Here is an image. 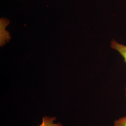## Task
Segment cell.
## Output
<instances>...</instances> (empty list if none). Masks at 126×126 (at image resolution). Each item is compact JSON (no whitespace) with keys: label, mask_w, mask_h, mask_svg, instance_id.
Masks as SVG:
<instances>
[{"label":"cell","mask_w":126,"mask_h":126,"mask_svg":"<svg viewBox=\"0 0 126 126\" xmlns=\"http://www.w3.org/2000/svg\"><path fill=\"white\" fill-rule=\"evenodd\" d=\"M125 91H126V89H125Z\"/></svg>","instance_id":"obj_4"},{"label":"cell","mask_w":126,"mask_h":126,"mask_svg":"<svg viewBox=\"0 0 126 126\" xmlns=\"http://www.w3.org/2000/svg\"><path fill=\"white\" fill-rule=\"evenodd\" d=\"M111 46L112 48L119 52L124 58V61L126 63V46L119 44L115 40H113L111 42Z\"/></svg>","instance_id":"obj_1"},{"label":"cell","mask_w":126,"mask_h":126,"mask_svg":"<svg viewBox=\"0 0 126 126\" xmlns=\"http://www.w3.org/2000/svg\"><path fill=\"white\" fill-rule=\"evenodd\" d=\"M114 126H126V116L121 118L115 121Z\"/></svg>","instance_id":"obj_3"},{"label":"cell","mask_w":126,"mask_h":126,"mask_svg":"<svg viewBox=\"0 0 126 126\" xmlns=\"http://www.w3.org/2000/svg\"><path fill=\"white\" fill-rule=\"evenodd\" d=\"M55 120V117L51 118L47 116L43 117L42 124L39 126H63L62 124L59 123L56 124L53 123L54 121Z\"/></svg>","instance_id":"obj_2"}]
</instances>
